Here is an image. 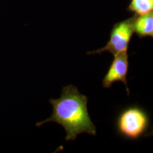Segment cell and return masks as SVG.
Listing matches in <instances>:
<instances>
[{"label":"cell","instance_id":"cell-1","mask_svg":"<svg viewBox=\"0 0 153 153\" xmlns=\"http://www.w3.org/2000/svg\"><path fill=\"white\" fill-rule=\"evenodd\" d=\"M87 102V96L80 94L76 87H64L60 98L50 100L53 108L52 115L46 120L36 123V126L39 127L48 122L60 124L66 132L67 141L74 140L83 133L95 135L97 130L88 112Z\"/></svg>","mask_w":153,"mask_h":153},{"label":"cell","instance_id":"cell-2","mask_svg":"<svg viewBox=\"0 0 153 153\" xmlns=\"http://www.w3.org/2000/svg\"><path fill=\"white\" fill-rule=\"evenodd\" d=\"M116 130L123 138L138 140L148 133L150 118L148 113L137 105H131L118 113L116 118Z\"/></svg>","mask_w":153,"mask_h":153},{"label":"cell","instance_id":"cell-3","mask_svg":"<svg viewBox=\"0 0 153 153\" xmlns=\"http://www.w3.org/2000/svg\"><path fill=\"white\" fill-rule=\"evenodd\" d=\"M135 14L130 18L116 23L111 30L110 38L104 47L87 53L88 55L101 54L108 51L115 56L118 53L127 51L134 31Z\"/></svg>","mask_w":153,"mask_h":153},{"label":"cell","instance_id":"cell-4","mask_svg":"<svg viewBox=\"0 0 153 153\" xmlns=\"http://www.w3.org/2000/svg\"><path fill=\"white\" fill-rule=\"evenodd\" d=\"M128 69L129 60L127 51H123L115 55L114 59L102 80L103 87L108 89L115 82H121L126 85L128 95H129L130 91L127 84Z\"/></svg>","mask_w":153,"mask_h":153},{"label":"cell","instance_id":"cell-5","mask_svg":"<svg viewBox=\"0 0 153 153\" xmlns=\"http://www.w3.org/2000/svg\"><path fill=\"white\" fill-rule=\"evenodd\" d=\"M134 31L140 38L153 37V11L147 14H135Z\"/></svg>","mask_w":153,"mask_h":153},{"label":"cell","instance_id":"cell-6","mask_svg":"<svg viewBox=\"0 0 153 153\" xmlns=\"http://www.w3.org/2000/svg\"><path fill=\"white\" fill-rule=\"evenodd\" d=\"M126 11L140 16L153 11V0H131Z\"/></svg>","mask_w":153,"mask_h":153}]
</instances>
